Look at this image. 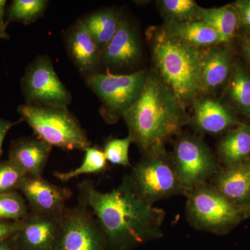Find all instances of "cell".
<instances>
[{
	"mask_svg": "<svg viewBox=\"0 0 250 250\" xmlns=\"http://www.w3.org/2000/svg\"><path fill=\"white\" fill-rule=\"evenodd\" d=\"M78 191L79 203L91 210L106 237L108 250H131L163 236L165 211L143 201L128 174L111 191H100L89 179L79 184Z\"/></svg>",
	"mask_w": 250,
	"mask_h": 250,
	"instance_id": "6da1fadb",
	"label": "cell"
},
{
	"mask_svg": "<svg viewBox=\"0 0 250 250\" xmlns=\"http://www.w3.org/2000/svg\"><path fill=\"white\" fill-rule=\"evenodd\" d=\"M143 155L166 150V144L188 124L185 108L157 74L148 72L142 93L123 116Z\"/></svg>",
	"mask_w": 250,
	"mask_h": 250,
	"instance_id": "7a4b0ae2",
	"label": "cell"
},
{
	"mask_svg": "<svg viewBox=\"0 0 250 250\" xmlns=\"http://www.w3.org/2000/svg\"><path fill=\"white\" fill-rule=\"evenodd\" d=\"M151 39L156 74L185 108L202 93L203 50L181 40L165 27L154 31Z\"/></svg>",
	"mask_w": 250,
	"mask_h": 250,
	"instance_id": "3957f363",
	"label": "cell"
},
{
	"mask_svg": "<svg viewBox=\"0 0 250 250\" xmlns=\"http://www.w3.org/2000/svg\"><path fill=\"white\" fill-rule=\"evenodd\" d=\"M18 111L38 138L65 150L85 151L91 142L80 122L65 107L23 104Z\"/></svg>",
	"mask_w": 250,
	"mask_h": 250,
	"instance_id": "277c9868",
	"label": "cell"
},
{
	"mask_svg": "<svg viewBox=\"0 0 250 250\" xmlns=\"http://www.w3.org/2000/svg\"><path fill=\"white\" fill-rule=\"evenodd\" d=\"M185 196L188 220L200 231L223 234L245 219L244 208L230 202L210 184L195 188Z\"/></svg>",
	"mask_w": 250,
	"mask_h": 250,
	"instance_id": "5b68a950",
	"label": "cell"
},
{
	"mask_svg": "<svg viewBox=\"0 0 250 250\" xmlns=\"http://www.w3.org/2000/svg\"><path fill=\"white\" fill-rule=\"evenodd\" d=\"M128 175L136 193L148 205L154 206L174 195H185L170 154L166 150L143 155Z\"/></svg>",
	"mask_w": 250,
	"mask_h": 250,
	"instance_id": "8992f818",
	"label": "cell"
},
{
	"mask_svg": "<svg viewBox=\"0 0 250 250\" xmlns=\"http://www.w3.org/2000/svg\"><path fill=\"white\" fill-rule=\"evenodd\" d=\"M148 72L143 70L126 75L95 73L88 76L87 83L98 95L103 106L100 113L108 124L123 118L142 93Z\"/></svg>",
	"mask_w": 250,
	"mask_h": 250,
	"instance_id": "52a82bcc",
	"label": "cell"
},
{
	"mask_svg": "<svg viewBox=\"0 0 250 250\" xmlns=\"http://www.w3.org/2000/svg\"><path fill=\"white\" fill-rule=\"evenodd\" d=\"M174 143L171 158L185 195L208 183L219 170L216 156L201 139L181 134Z\"/></svg>",
	"mask_w": 250,
	"mask_h": 250,
	"instance_id": "ba28073f",
	"label": "cell"
},
{
	"mask_svg": "<svg viewBox=\"0 0 250 250\" xmlns=\"http://www.w3.org/2000/svg\"><path fill=\"white\" fill-rule=\"evenodd\" d=\"M22 88L27 104L67 108L72 101L71 94L59 78L47 56H39L29 65Z\"/></svg>",
	"mask_w": 250,
	"mask_h": 250,
	"instance_id": "9c48e42d",
	"label": "cell"
},
{
	"mask_svg": "<svg viewBox=\"0 0 250 250\" xmlns=\"http://www.w3.org/2000/svg\"><path fill=\"white\" fill-rule=\"evenodd\" d=\"M56 250H108L106 237L88 207L78 202L65 208Z\"/></svg>",
	"mask_w": 250,
	"mask_h": 250,
	"instance_id": "30bf717a",
	"label": "cell"
},
{
	"mask_svg": "<svg viewBox=\"0 0 250 250\" xmlns=\"http://www.w3.org/2000/svg\"><path fill=\"white\" fill-rule=\"evenodd\" d=\"M62 214L46 215L29 211L21 221L20 229L12 236L18 250H56Z\"/></svg>",
	"mask_w": 250,
	"mask_h": 250,
	"instance_id": "8fae6325",
	"label": "cell"
},
{
	"mask_svg": "<svg viewBox=\"0 0 250 250\" xmlns=\"http://www.w3.org/2000/svg\"><path fill=\"white\" fill-rule=\"evenodd\" d=\"M20 190L28 202L29 211L46 215H62L72 192L67 188L50 183L42 177L26 176Z\"/></svg>",
	"mask_w": 250,
	"mask_h": 250,
	"instance_id": "7c38bea8",
	"label": "cell"
},
{
	"mask_svg": "<svg viewBox=\"0 0 250 250\" xmlns=\"http://www.w3.org/2000/svg\"><path fill=\"white\" fill-rule=\"evenodd\" d=\"M192 104L193 116L188 123L202 134H224L241 124L232 111L216 99L199 97Z\"/></svg>",
	"mask_w": 250,
	"mask_h": 250,
	"instance_id": "4fadbf2b",
	"label": "cell"
},
{
	"mask_svg": "<svg viewBox=\"0 0 250 250\" xmlns=\"http://www.w3.org/2000/svg\"><path fill=\"white\" fill-rule=\"evenodd\" d=\"M142 49L132 24L122 18L116 34L102 51L101 62L113 68L131 67L141 59Z\"/></svg>",
	"mask_w": 250,
	"mask_h": 250,
	"instance_id": "5bb4252c",
	"label": "cell"
},
{
	"mask_svg": "<svg viewBox=\"0 0 250 250\" xmlns=\"http://www.w3.org/2000/svg\"><path fill=\"white\" fill-rule=\"evenodd\" d=\"M211 179L210 184L230 202L243 208L249 205L250 158L235 165L224 166Z\"/></svg>",
	"mask_w": 250,
	"mask_h": 250,
	"instance_id": "9a60e30c",
	"label": "cell"
},
{
	"mask_svg": "<svg viewBox=\"0 0 250 250\" xmlns=\"http://www.w3.org/2000/svg\"><path fill=\"white\" fill-rule=\"evenodd\" d=\"M52 146L36 138H24L14 141L9 151V160L27 176L42 177Z\"/></svg>",
	"mask_w": 250,
	"mask_h": 250,
	"instance_id": "2e32d148",
	"label": "cell"
},
{
	"mask_svg": "<svg viewBox=\"0 0 250 250\" xmlns=\"http://www.w3.org/2000/svg\"><path fill=\"white\" fill-rule=\"evenodd\" d=\"M67 52L77 68L88 76L96 73L101 62V49L80 21L68 30L66 35Z\"/></svg>",
	"mask_w": 250,
	"mask_h": 250,
	"instance_id": "e0dca14e",
	"label": "cell"
},
{
	"mask_svg": "<svg viewBox=\"0 0 250 250\" xmlns=\"http://www.w3.org/2000/svg\"><path fill=\"white\" fill-rule=\"evenodd\" d=\"M231 52L223 47H207L202 53V93L218 89L228 83L233 68Z\"/></svg>",
	"mask_w": 250,
	"mask_h": 250,
	"instance_id": "ac0fdd59",
	"label": "cell"
},
{
	"mask_svg": "<svg viewBox=\"0 0 250 250\" xmlns=\"http://www.w3.org/2000/svg\"><path fill=\"white\" fill-rule=\"evenodd\" d=\"M219 159L224 166L239 164L250 158V125H238L220 140L218 146Z\"/></svg>",
	"mask_w": 250,
	"mask_h": 250,
	"instance_id": "d6986e66",
	"label": "cell"
},
{
	"mask_svg": "<svg viewBox=\"0 0 250 250\" xmlns=\"http://www.w3.org/2000/svg\"><path fill=\"white\" fill-rule=\"evenodd\" d=\"M164 27L181 40L199 49L224 43L218 33L201 21L166 23Z\"/></svg>",
	"mask_w": 250,
	"mask_h": 250,
	"instance_id": "ffe728a7",
	"label": "cell"
},
{
	"mask_svg": "<svg viewBox=\"0 0 250 250\" xmlns=\"http://www.w3.org/2000/svg\"><path fill=\"white\" fill-rule=\"evenodd\" d=\"M122 18L116 9H104L81 20L80 22L103 51L119 27Z\"/></svg>",
	"mask_w": 250,
	"mask_h": 250,
	"instance_id": "44dd1931",
	"label": "cell"
},
{
	"mask_svg": "<svg viewBox=\"0 0 250 250\" xmlns=\"http://www.w3.org/2000/svg\"><path fill=\"white\" fill-rule=\"evenodd\" d=\"M197 21L214 29L224 43L232 40L240 25L238 14L232 4L211 9L201 7Z\"/></svg>",
	"mask_w": 250,
	"mask_h": 250,
	"instance_id": "7402d4cb",
	"label": "cell"
},
{
	"mask_svg": "<svg viewBox=\"0 0 250 250\" xmlns=\"http://www.w3.org/2000/svg\"><path fill=\"white\" fill-rule=\"evenodd\" d=\"M227 94L236 111L250 119V75L240 64L233 66L228 82Z\"/></svg>",
	"mask_w": 250,
	"mask_h": 250,
	"instance_id": "603a6c76",
	"label": "cell"
},
{
	"mask_svg": "<svg viewBox=\"0 0 250 250\" xmlns=\"http://www.w3.org/2000/svg\"><path fill=\"white\" fill-rule=\"evenodd\" d=\"M157 4L166 23L197 21L201 9L194 0H160Z\"/></svg>",
	"mask_w": 250,
	"mask_h": 250,
	"instance_id": "cb8c5ba5",
	"label": "cell"
},
{
	"mask_svg": "<svg viewBox=\"0 0 250 250\" xmlns=\"http://www.w3.org/2000/svg\"><path fill=\"white\" fill-rule=\"evenodd\" d=\"M84 152V159L78 167L68 172H54V177L61 182H67L82 174H98L106 170L107 160L103 149L96 147H90L87 148Z\"/></svg>",
	"mask_w": 250,
	"mask_h": 250,
	"instance_id": "d4e9b609",
	"label": "cell"
},
{
	"mask_svg": "<svg viewBox=\"0 0 250 250\" xmlns=\"http://www.w3.org/2000/svg\"><path fill=\"white\" fill-rule=\"evenodd\" d=\"M47 4L46 0H14L8 9V17L10 21L31 24L43 15Z\"/></svg>",
	"mask_w": 250,
	"mask_h": 250,
	"instance_id": "484cf974",
	"label": "cell"
},
{
	"mask_svg": "<svg viewBox=\"0 0 250 250\" xmlns=\"http://www.w3.org/2000/svg\"><path fill=\"white\" fill-rule=\"evenodd\" d=\"M25 200L16 191L0 194V220L21 221L29 214Z\"/></svg>",
	"mask_w": 250,
	"mask_h": 250,
	"instance_id": "4316f807",
	"label": "cell"
},
{
	"mask_svg": "<svg viewBox=\"0 0 250 250\" xmlns=\"http://www.w3.org/2000/svg\"><path fill=\"white\" fill-rule=\"evenodd\" d=\"M131 143H134V141L129 134L123 139H108L103 149L106 160L114 165L131 166L129 152Z\"/></svg>",
	"mask_w": 250,
	"mask_h": 250,
	"instance_id": "83f0119b",
	"label": "cell"
},
{
	"mask_svg": "<svg viewBox=\"0 0 250 250\" xmlns=\"http://www.w3.org/2000/svg\"><path fill=\"white\" fill-rule=\"evenodd\" d=\"M27 174L12 161L0 163V194L16 191Z\"/></svg>",
	"mask_w": 250,
	"mask_h": 250,
	"instance_id": "f1b7e54d",
	"label": "cell"
},
{
	"mask_svg": "<svg viewBox=\"0 0 250 250\" xmlns=\"http://www.w3.org/2000/svg\"><path fill=\"white\" fill-rule=\"evenodd\" d=\"M232 6L238 14L240 25L250 32V0H238Z\"/></svg>",
	"mask_w": 250,
	"mask_h": 250,
	"instance_id": "f546056e",
	"label": "cell"
},
{
	"mask_svg": "<svg viewBox=\"0 0 250 250\" xmlns=\"http://www.w3.org/2000/svg\"><path fill=\"white\" fill-rule=\"evenodd\" d=\"M21 221H6L0 220V241H4L14 236L21 228Z\"/></svg>",
	"mask_w": 250,
	"mask_h": 250,
	"instance_id": "4dcf8cb0",
	"label": "cell"
},
{
	"mask_svg": "<svg viewBox=\"0 0 250 250\" xmlns=\"http://www.w3.org/2000/svg\"><path fill=\"white\" fill-rule=\"evenodd\" d=\"M17 123H11V122L4 119H0V157L1 155V149H2V144L5 136L11 128Z\"/></svg>",
	"mask_w": 250,
	"mask_h": 250,
	"instance_id": "1f68e13d",
	"label": "cell"
},
{
	"mask_svg": "<svg viewBox=\"0 0 250 250\" xmlns=\"http://www.w3.org/2000/svg\"><path fill=\"white\" fill-rule=\"evenodd\" d=\"M242 52L250 67V36L243 41L241 44Z\"/></svg>",
	"mask_w": 250,
	"mask_h": 250,
	"instance_id": "d6a6232c",
	"label": "cell"
},
{
	"mask_svg": "<svg viewBox=\"0 0 250 250\" xmlns=\"http://www.w3.org/2000/svg\"><path fill=\"white\" fill-rule=\"evenodd\" d=\"M0 250H18L12 237L4 241H0Z\"/></svg>",
	"mask_w": 250,
	"mask_h": 250,
	"instance_id": "836d02e7",
	"label": "cell"
},
{
	"mask_svg": "<svg viewBox=\"0 0 250 250\" xmlns=\"http://www.w3.org/2000/svg\"><path fill=\"white\" fill-rule=\"evenodd\" d=\"M6 0H0V25H4L8 22H4L5 6H6Z\"/></svg>",
	"mask_w": 250,
	"mask_h": 250,
	"instance_id": "e575fe53",
	"label": "cell"
},
{
	"mask_svg": "<svg viewBox=\"0 0 250 250\" xmlns=\"http://www.w3.org/2000/svg\"><path fill=\"white\" fill-rule=\"evenodd\" d=\"M8 22L4 24V25H0V39H8L9 36L6 33V29L7 27Z\"/></svg>",
	"mask_w": 250,
	"mask_h": 250,
	"instance_id": "d590c367",
	"label": "cell"
},
{
	"mask_svg": "<svg viewBox=\"0 0 250 250\" xmlns=\"http://www.w3.org/2000/svg\"><path fill=\"white\" fill-rule=\"evenodd\" d=\"M245 219L250 218V202L249 205L244 208Z\"/></svg>",
	"mask_w": 250,
	"mask_h": 250,
	"instance_id": "8d00e7d4",
	"label": "cell"
}]
</instances>
